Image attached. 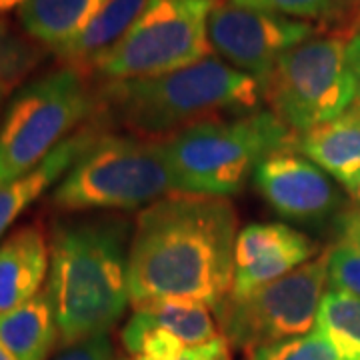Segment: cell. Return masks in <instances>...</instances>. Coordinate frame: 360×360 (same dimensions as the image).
Here are the masks:
<instances>
[{"label": "cell", "mask_w": 360, "mask_h": 360, "mask_svg": "<svg viewBox=\"0 0 360 360\" xmlns=\"http://www.w3.org/2000/svg\"><path fill=\"white\" fill-rule=\"evenodd\" d=\"M238 217L231 200L172 193L142 208L129 250L130 302L179 298L217 307L231 292Z\"/></svg>", "instance_id": "1"}, {"label": "cell", "mask_w": 360, "mask_h": 360, "mask_svg": "<svg viewBox=\"0 0 360 360\" xmlns=\"http://www.w3.org/2000/svg\"><path fill=\"white\" fill-rule=\"evenodd\" d=\"M132 226L120 217L58 220L51 238V296L60 345L110 335L130 302Z\"/></svg>", "instance_id": "2"}, {"label": "cell", "mask_w": 360, "mask_h": 360, "mask_svg": "<svg viewBox=\"0 0 360 360\" xmlns=\"http://www.w3.org/2000/svg\"><path fill=\"white\" fill-rule=\"evenodd\" d=\"M96 94L101 115L148 141H165L220 112H252L264 98L255 78L217 56L160 77L104 82Z\"/></svg>", "instance_id": "3"}, {"label": "cell", "mask_w": 360, "mask_h": 360, "mask_svg": "<svg viewBox=\"0 0 360 360\" xmlns=\"http://www.w3.org/2000/svg\"><path fill=\"white\" fill-rule=\"evenodd\" d=\"M295 132L272 110L208 118L165 139L176 193L226 198L240 193L258 165L292 146Z\"/></svg>", "instance_id": "4"}, {"label": "cell", "mask_w": 360, "mask_h": 360, "mask_svg": "<svg viewBox=\"0 0 360 360\" xmlns=\"http://www.w3.org/2000/svg\"><path fill=\"white\" fill-rule=\"evenodd\" d=\"M176 193L165 142L103 134L66 172L52 205L60 210L146 208Z\"/></svg>", "instance_id": "5"}, {"label": "cell", "mask_w": 360, "mask_h": 360, "mask_svg": "<svg viewBox=\"0 0 360 360\" xmlns=\"http://www.w3.org/2000/svg\"><path fill=\"white\" fill-rule=\"evenodd\" d=\"M96 108L98 94L72 66L22 86L0 122V186L39 167Z\"/></svg>", "instance_id": "6"}, {"label": "cell", "mask_w": 360, "mask_h": 360, "mask_svg": "<svg viewBox=\"0 0 360 360\" xmlns=\"http://www.w3.org/2000/svg\"><path fill=\"white\" fill-rule=\"evenodd\" d=\"M352 32L312 37L278 58L262 94L270 110L295 134L333 120L354 103L347 63Z\"/></svg>", "instance_id": "7"}, {"label": "cell", "mask_w": 360, "mask_h": 360, "mask_svg": "<svg viewBox=\"0 0 360 360\" xmlns=\"http://www.w3.org/2000/svg\"><path fill=\"white\" fill-rule=\"evenodd\" d=\"M217 0H158L110 51L84 72L104 82L168 75L210 56L208 16Z\"/></svg>", "instance_id": "8"}, {"label": "cell", "mask_w": 360, "mask_h": 360, "mask_svg": "<svg viewBox=\"0 0 360 360\" xmlns=\"http://www.w3.org/2000/svg\"><path fill=\"white\" fill-rule=\"evenodd\" d=\"M328 284V250L283 278L248 295H229L214 307L220 333L231 347L250 348L314 330Z\"/></svg>", "instance_id": "9"}, {"label": "cell", "mask_w": 360, "mask_h": 360, "mask_svg": "<svg viewBox=\"0 0 360 360\" xmlns=\"http://www.w3.org/2000/svg\"><path fill=\"white\" fill-rule=\"evenodd\" d=\"M208 42L232 68L252 77L264 89L284 52L314 37V25L217 0L208 16Z\"/></svg>", "instance_id": "10"}, {"label": "cell", "mask_w": 360, "mask_h": 360, "mask_svg": "<svg viewBox=\"0 0 360 360\" xmlns=\"http://www.w3.org/2000/svg\"><path fill=\"white\" fill-rule=\"evenodd\" d=\"M252 180L270 208L295 222H322L340 205V194L328 174L295 146L266 156Z\"/></svg>", "instance_id": "11"}, {"label": "cell", "mask_w": 360, "mask_h": 360, "mask_svg": "<svg viewBox=\"0 0 360 360\" xmlns=\"http://www.w3.org/2000/svg\"><path fill=\"white\" fill-rule=\"evenodd\" d=\"M296 150L340 182L348 193L360 191V112L348 108L328 122L296 134Z\"/></svg>", "instance_id": "12"}, {"label": "cell", "mask_w": 360, "mask_h": 360, "mask_svg": "<svg viewBox=\"0 0 360 360\" xmlns=\"http://www.w3.org/2000/svg\"><path fill=\"white\" fill-rule=\"evenodd\" d=\"M49 257L51 248L40 224H26L0 245V314L39 295Z\"/></svg>", "instance_id": "13"}, {"label": "cell", "mask_w": 360, "mask_h": 360, "mask_svg": "<svg viewBox=\"0 0 360 360\" xmlns=\"http://www.w3.org/2000/svg\"><path fill=\"white\" fill-rule=\"evenodd\" d=\"M98 124H86L60 142L39 167L28 174L0 186V236L51 184L78 162V158L103 136Z\"/></svg>", "instance_id": "14"}, {"label": "cell", "mask_w": 360, "mask_h": 360, "mask_svg": "<svg viewBox=\"0 0 360 360\" xmlns=\"http://www.w3.org/2000/svg\"><path fill=\"white\" fill-rule=\"evenodd\" d=\"M106 0H25L18 8L28 37L58 52L86 30Z\"/></svg>", "instance_id": "15"}, {"label": "cell", "mask_w": 360, "mask_h": 360, "mask_svg": "<svg viewBox=\"0 0 360 360\" xmlns=\"http://www.w3.org/2000/svg\"><path fill=\"white\" fill-rule=\"evenodd\" d=\"M156 2L158 0H106L86 30L72 44L58 52V56L66 66L84 72L92 60L124 39Z\"/></svg>", "instance_id": "16"}, {"label": "cell", "mask_w": 360, "mask_h": 360, "mask_svg": "<svg viewBox=\"0 0 360 360\" xmlns=\"http://www.w3.org/2000/svg\"><path fill=\"white\" fill-rule=\"evenodd\" d=\"M127 322L162 330L182 340L188 348L212 342L222 336L212 307L198 300L165 298L136 304Z\"/></svg>", "instance_id": "17"}, {"label": "cell", "mask_w": 360, "mask_h": 360, "mask_svg": "<svg viewBox=\"0 0 360 360\" xmlns=\"http://www.w3.org/2000/svg\"><path fill=\"white\" fill-rule=\"evenodd\" d=\"M60 340L51 296L40 290L18 309L0 314V342L18 360H46Z\"/></svg>", "instance_id": "18"}, {"label": "cell", "mask_w": 360, "mask_h": 360, "mask_svg": "<svg viewBox=\"0 0 360 360\" xmlns=\"http://www.w3.org/2000/svg\"><path fill=\"white\" fill-rule=\"evenodd\" d=\"M340 360H360V296L328 290L321 302L316 326Z\"/></svg>", "instance_id": "19"}, {"label": "cell", "mask_w": 360, "mask_h": 360, "mask_svg": "<svg viewBox=\"0 0 360 360\" xmlns=\"http://www.w3.org/2000/svg\"><path fill=\"white\" fill-rule=\"evenodd\" d=\"M314 257H319V246L314 245L307 234L300 232L288 245L276 248L266 257H260L245 269L234 270L231 295H248L257 288H262L290 274L292 270L302 266Z\"/></svg>", "instance_id": "20"}, {"label": "cell", "mask_w": 360, "mask_h": 360, "mask_svg": "<svg viewBox=\"0 0 360 360\" xmlns=\"http://www.w3.org/2000/svg\"><path fill=\"white\" fill-rule=\"evenodd\" d=\"M328 250V288L360 296V212L338 219L336 238Z\"/></svg>", "instance_id": "21"}, {"label": "cell", "mask_w": 360, "mask_h": 360, "mask_svg": "<svg viewBox=\"0 0 360 360\" xmlns=\"http://www.w3.org/2000/svg\"><path fill=\"white\" fill-rule=\"evenodd\" d=\"M300 232L278 222H252L236 236L234 245V270L245 269L260 257L295 240Z\"/></svg>", "instance_id": "22"}, {"label": "cell", "mask_w": 360, "mask_h": 360, "mask_svg": "<svg viewBox=\"0 0 360 360\" xmlns=\"http://www.w3.org/2000/svg\"><path fill=\"white\" fill-rule=\"evenodd\" d=\"M246 354L248 360H340L333 345L319 330L250 348Z\"/></svg>", "instance_id": "23"}, {"label": "cell", "mask_w": 360, "mask_h": 360, "mask_svg": "<svg viewBox=\"0 0 360 360\" xmlns=\"http://www.w3.org/2000/svg\"><path fill=\"white\" fill-rule=\"evenodd\" d=\"M238 6L255 8V11H266V13L283 14L298 20H328L335 0H226Z\"/></svg>", "instance_id": "24"}, {"label": "cell", "mask_w": 360, "mask_h": 360, "mask_svg": "<svg viewBox=\"0 0 360 360\" xmlns=\"http://www.w3.org/2000/svg\"><path fill=\"white\" fill-rule=\"evenodd\" d=\"M54 360H115V347L110 335H98L72 347H65Z\"/></svg>", "instance_id": "25"}, {"label": "cell", "mask_w": 360, "mask_h": 360, "mask_svg": "<svg viewBox=\"0 0 360 360\" xmlns=\"http://www.w3.org/2000/svg\"><path fill=\"white\" fill-rule=\"evenodd\" d=\"M22 52L14 46V40L8 37V26L4 20H0V80H11L16 82L20 70L26 63L20 58Z\"/></svg>", "instance_id": "26"}, {"label": "cell", "mask_w": 360, "mask_h": 360, "mask_svg": "<svg viewBox=\"0 0 360 360\" xmlns=\"http://www.w3.org/2000/svg\"><path fill=\"white\" fill-rule=\"evenodd\" d=\"M179 360H231V342L224 336H220V338L212 340V342H206V345H200V347L186 348V352Z\"/></svg>", "instance_id": "27"}, {"label": "cell", "mask_w": 360, "mask_h": 360, "mask_svg": "<svg viewBox=\"0 0 360 360\" xmlns=\"http://www.w3.org/2000/svg\"><path fill=\"white\" fill-rule=\"evenodd\" d=\"M347 63L352 82H354V103H352V108H356L360 112V18L359 22H356L354 32H352V37L348 39Z\"/></svg>", "instance_id": "28"}, {"label": "cell", "mask_w": 360, "mask_h": 360, "mask_svg": "<svg viewBox=\"0 0 360 360\" xmlns=\"http://www.w3.org/2000/svg\"><path fill=\"white\" fill-rule=\"evenodd\" d=\"M360 11V0H335V8L328 20H345L348 14Z\"/></svg>", "instance_id": "29"}, {"label": "cell", "mask_w": 360, "mask_h": 360, "mask_svg": "<svg viewBox=\"0 0 360 360\" xmlns=\"http://www.w3.org/2000/svg\"><path fill=\"white\" fill-rule=\"evenodd\" d=\"M22 2L25 0H0V14L8 13V11H13V8H20L22 6Z\"/></svg>", "instance_id": "30"}, {"label": "cell", "mask_w": 360, "mask_h": 360, "mask_svg": "<svg viewBox=\"0 0 360 360\" xmlns=\"http://www.w3.org/2000/svg\"><path fill=\"white\" fill-rule=\"evenodd\" d=\"M14 82L11 80H0V108H2V104H4V98L8 96V92L13 89Z\"/></svg>", "instance_id": "31"}, {"label": "cell", "mask_w": 360, "mask_h": 360, "mask_svg": "<svg viewBox=\"0 0 360 360\" xmlns=\"http://www.w3.org/2000/svg\"><path fill=\"white\" fill-rule=\"evenodd\" d=\"M0 360H18V359H16L13 352H11L8 348H6L4 345H2V342H0Z\"/></svg>", "instance_id": "32"}, {"label": "cell", "mask_w": 360, "mask_h": 360, "mask_svg": "<svg viewBox=\"0 0 360 360\" xmlns=\"http://www.w3.org/2000/svg\"><path fill=\"white\" fill-rule=\"evenodd\" d=\"M356 196H359V198H360V191H359V194H356Z\"/></svg>", "instance_id": "33"}]
</instances>
